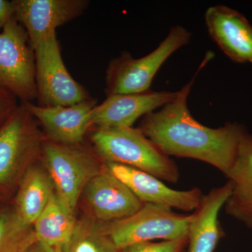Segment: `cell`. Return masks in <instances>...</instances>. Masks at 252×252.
<instances>
[{
  "instance_id": "19",
  "label": "cell",
  "mask_w": 252,
  "mask_h": 252,
  "mask_svg": "<svg viewBox=\"0 0 252 252\" xmlns=\"http://www.w3.org/2000/svg\"><path fill=\"white\" fill-rule=\"evenodd\" d=\"M67 252H122L106 234L102 223L88 218L78 220Z\"/></svg>"
},
{
  "instance_id": "20",
  "label": "cell",
  "mask_w": 252,
  "mask_h": 252,
  "mask_svg": "<svg viewBox=\"0 0 252 252\" xmlns=\"http://www.w3.org/2000/svg\"><path fill=\"white\" fill-rule=\"evenodd\" d=\"M36 241L33 225L23 222L16 212L0 215V252H28Z\"/></svg>"
},
{
  "instance_id": "7",
  "label": "cell",
  "mask_w": 252,
  "mask_h": 252,
  "mask_svg": "<svg viewBox=\"0 0 252 252\" xmlns=\"http://www.w3.org/2000/svg\"><path fill=\"white\" fill-rule=\"evenodd\" d=\"M34 51L37 105L66 107L92 98L85 88L68 72L56 32L46 36Z\"/></svg>"
},
{
  "instance_id": "18",
  "label": "cell",
  "mask_w": 252,
  "mask_h": 252,
  "mask_svg": "<svg viewBox=\"0 0 252 252\" xmlns=\"http://www.w3.org/2000/svg\"><path fill=\"white\" fill-rule=\"evenodd\" d=\"M20 185L16 214L28 225H33L55 192L51 177L42 167H28Z\"/></svg>"
},
{
  "instance_id": "12",
  "label": "cell",
  "mask_w": 252,
  "mask_h": 252,
  "mask_svg": "<svg viewBox=\"0 0 252 252\" xmlns=\"http://www.w3.org/2000/svg\"><path fill=\"white\" fill-rule=\"evenodd\" d=\"M84 193L95 218L102 223L127 218L144 205L124 182L109 172L105 162L102 171L86 185Z\"/></svg>"
},
{
  "instance_id": "10",
  "label": "cell",
  "mask_w": 252,
  "mask_h": 252,
  "mask_svg": "<svg viewBox=\"0 0 252 252\" xmlns=\"http://www.w3.org/2000/svg\"><path fill=\"white\" fill-rule=\"evenodd\" d=\"M178 91H149L142 94H117L96 104L91 113V127L117 128L133 127L140 118L157 111L177 97Z\"/></svg>"
},
{
  "instance_id": "22",
  "label": "cell",
  "mask_w": 252,
  "mask_h": 252,
  "mask_svg": "<svg viewBox=\"0 0 252 252\" xmlns=\"http://www.w3.org/2000/svg\"><path fill=\"white\" fill-rule=\"evenodd\" d=\"M17 98L12 94L0 91V127L18 108Z\"/></svg>"
},
{
  "instance_id": "21",
  "label": "cell",
  "mask_w": 252,
  "mask_h": 252,
  "mask_svg": "<svg viewBox=\"0 0 252 252\" xmlns=\"http://www.w3.org/2000/svg\"><path fill=\"white\" fill-rule=\"evenodd\" d=\"M188 245V238L160 242H144L130 245L122 252H184Z\"/></svg>"
},
{
  "instance_id": "1",
  "label": "cell",
  "mask_w": 252,
  "mask_h": 252,
  "mask_svg": "<svg viewBox=\"0 0 252 252\" xmlns=\"http://www.w3.org/2000/svg\"><path fill=\"white\" fill-rule=\"evenodd\" d=\"M210 59L207 56L173 101L144 116L138 127L167 157L205 162L228 177L240 142L248 132L246 127L238 122H228L216 128L204 126L194 119L187 104L194 81Z\"/></svg>"
},
{
  "instance_id": "8",
  "label": "cell",
  "mask_w": 252,
  "mask_h": 252,
  "mask_svg": "<svg viewBox=\"0 0 252 252\" xmlns=\"http://www.w3.org/2000/svg\"><path fill=\"white\" fill-rule=\"evenodd\" d=\"M36 120L21 102L0 127V185H6L25 165L42 153Z\"/></svg>"
},
{
  "instance_id": "23",
  "label": "cell",
  "mask_w": 252,
  "mask_h": 252,
  "mask_svg": "<svg viewBox=\"0 0 252 252\" xmlns=\"http://www.w3.org/2000/svg\"><path fill=\"white\" fill-rule=\"evenodd\" d=\"M15 17V8L13 1L0 0V31Z\"/></svg>"
},
{
  "instance_id": "14",
  "label": "cell",
  "mask_w": 252,
  "mask_h": 252,
  "mask_svg": "<svg viewBox=\"0 0 252 252\" xmlns=\"http://www.w3.org/2000/svg\"><path fill=\"white\" fill-rule=\"evenodd\" d=\"M205 21L212 40L231 61L252 64V26L243 14L215 5L206 10Z\"/></svg>"
},
{
  "instance_id": "11",
  "label": "cell",
  "mask_w": 252,
  "mask_h": 252,
  "mask_svg": "<svg viewBox=\"0 0 252 252\" xmlns=\"http://www.w3.org/2000/svg\"><path fill=\"white\" fill-rule=\"evenodd\" d=\"M106 166L144 204L164 205L182 211H194L203 198L199 188L178 190L167 187L163 181L137 169L105 162Z\"/></svg>"
},
{
  "instance_id": "5",
  "label": "cell",
  "mask_w": 252,
  "mask_h": 252,
  "mask_svg": "<svg viewBox=\"0 0 252 252\" xmlns=\"http://www.w3.org/2000/svg\"><path fill=\"white\" fill-rule=\"evenodd\" d=\"M190 218L191 215H179L169 207L145 203L132 216L102 226L115 246L123 250L136 243L187 238Z\"/></svg>"
},
{
  "instance_id": "16",
  "label": "cell",
  "mask_w": 252,
  "mask_h": 252,
  "mask_svg": "<svg viewBox=\"0 0 252 252\" xmlns=\"http://www.w3.org/2000/svg\"><path fill=\"white\" fill-rule=\"evenodd\" d=\"M227 178L233 188L223 206L225 213L252 229V135L249 132L240 142Z\"/></svg>"
},
{
  "instance_id": "24",
  "label": "cell",
  "mask_w": 252,
  "mask_h": 252,
  "mask_svg": "<svg viewBox=\"0 0 252 252\" xmlns=\"http://www.w3.org/2000/svg\"><path fill=\"white\" fill-rule=\"evenodd\" d=\"M28 252H64L59 249L53 248V247L48 246L45 244L39 243L36 241L31 248L29 249Z\"/></svg>"
},
{
  "instance_id": "9",
  "label": "cell",
  "mask_w": 252,
  "mask_h": 252,
  "mask_svg": "<svg viewBox=\"0 0 252 252\" xmlns=\"http://www.w3.org/2000/svg\"><path fill=\"white\" fill-rule=\"evenodd\" d=\"M15 16L26 30L33 49L46 36L84 14L86 0H15Z\"/></svg>"
},
{
  "instance_id": "6",
  "label": "cell",
  "mask_w": 252,
  "mask_h": 252,
  "mask_svg": "<svg viewBox=\"0 0 252 252\" xmlns=\"http://www.w3.org/2000/svg\"><path fill=\"white\" fill-rule=\"evenodd\" d=\"M0 91L21 102L36 99L35 54L16 16L0 32Z\"/></svg>"
},
{
  "instance_id": "4",
  "label": "cell",
  "mask_w": 252,
  "mask_h": 252,
  "mask_svg": "<svg viewBox=\"0 0 252 252\" xmlns=\"http://www.w3.org/2000/svg\"><path fill=\"white\" fill-rule=\"evenodd\" d=\"M41 155L55 192L74 213L86 185L102 171L104 165L99 163L97 154L94 156L81 144L65 145L46 140Z\"/></svg>"
},
{
  "instance_id": "15",
  "label": "cell",
  "mask_w": 252,
  "mask_h": 252,
  "mask_svg": "<svg viewBox=\"0 0 252 252\" xmlns=\"http://www.w3.org/2000/svg\"><path fill=\"white\" fill-rule=\"evenodd\" d=\"M230 180L203 195L198 207L191 214L188 228L187 252H215L225 237L219 215L231 193Z\"/></svg>"
},
{
  "instance_id": "2",
  "label": "cell",
  "mask_w": 252,
  "mask_h": 252,
  "mask_svg": "<svg viewBox=\"0 0 252 252\" xmlns=\"http://www.w3.org/2000/svg\"><path fill=\"white\" fill-rule=\"evenodd\" d=\"M94 152L104 162L137 169L163 182L177 183L178 166L162 153L139 127L97 128L91 136Z\"/></svg>"
},
{
  "instance_id": "17",
  "label": "cell",
  "mask_w": 252,
  "mask_h": 252,
  "mask_svg": "<svg viewBox=\"0 0 252 252\" xmlns=\"http://www.w3.org/2000/svg\"><path fill=\"white\" fill-rule=\"evenodd\" d=\"M77 220L54 192L33 224L36 240L48 246L67 252Z\"/></svg>"
},
{
  "instance_id": "25",
  "label": "cell",
  "mask_w": 252,
  "mask_h": 252,
  "mask_svg": "<svg viewBox=\"0 0 252 252\" xmlns=\"http://www.w3.org/2000/svg\"><path fill=\"white\" fill-rule=\"evenodd\" d=\"M187 252V251H185V252Z\"/></svg>"
},
{
  "instance_id": "3",
  "label": "cell",
  "mask_w": 252,
  "mask_h": 252,
  "mask_svg": "<svg viewBox=\"0 0 252 252\" xmlns=\"http://www.w3.org/2000/svg\"><path fill=\"white\" fill-rule=\"evenodd\" d=\"M192 34L182 26H172L168 34L150 54L134 59L124 52L112 59L106 71V94H142L151 91L156 74L174 53L187 46Z\"/></svg>"
},
{
  "instance_id": "13",
  "label": "cell",
  "mask_w": 252,
  "mask_h": 252,
  "mask_svg": "<svg viewBox=\"0 0 252 252\" xmlns=\"http://www.w3.org/2000/svg\"><path fill=\"white\" fill-rule=\"evenodd\" d=\"M23 104L42 126L46 140L76 145L82 143L91 127V113L97 101L91 98L74 105L54 107H41L32 102Z\"/></svg>"
}]
</instances>
